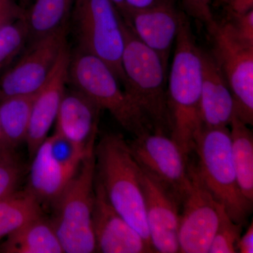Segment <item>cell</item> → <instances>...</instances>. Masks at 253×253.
I'll use <instances>...</instances> for the list:
<instances>
[{
    "instance_id": "ba28073f",
    "label": "cell",
    "mask_w": 253,
    "mask_h": 253,
    "mask_svg": "<svg viewBox=\"0 0 253 253\" xmlns=\"http://www.w3.org/2000/svg\"><path fill=\"white\" fill-rule=\"evenodd\" d=\"M212 41L213 58L224 75L235 103L236 116L253 124V46L236 36L229 21L215 20L206 26Z\"/></svg>"
},
{
    "instance_id": "4316f807",
    "label": "cell",
    "mask_w": 253,
    "mask_h": 253,
    "mask_svg": "<svg viewBox=\"0 0 253 253\" xmlns=\"http://www.w3.org/2000/svg\"><path fill=\"white\" fill-rule=\"evenodd\" d=\"M23 168L16 155L0 157V199L17 190Z\"/></svg>"
},
{
    "instance_id": "603a6c76",
    "label": "cell",
    "mask_w": 253,
    "mask_h": 253,
    "mask_svg": "<svg viewBox=\"0 0 253 253\" xmlns=\"http://www.w3.org/2000/svg\"><path fill=\"white\" fill-rule=\"evenodd\" d=\"M38 93L0 101V124L5 139L14 150L26 141L32 106Z\"/></svg>"
},
{
    "instance_id": "e0dca14e",
    "label": "cell",
    "mask_w": 253,
    "mask_h": 253,
    "mask_svg": "<svg viewBox=\"0 0 253 253\" xmlns=\"http://www.w3.org/2000/svg\"><path fill=\"white\" fill-rule=\"evenodd\" d=\"M203 126L227 127L236 116L235 103L224 75L211 53L201 49Z\"/></svg>"
},
{
    "instance_id": "83f0119b",
    "label": "cell",
    "mask_w": 253,
    "mask_h": 253,
    "mask_svg": "<svg viewBox=\"0 0 253 253\" xmlns=\"http://www.w3.org/2000/svg\"><path fill=\"white\" fill-rule=\"evenodd\" d=\"M229 22L237 38L253 46V10L244 14H229Z\"/></svg>"
},
{
    "instance_id": "f1b7e54d",
    "label": "cell",
    "mask_w": 253,
    "mask_h": 253,
    "mask_svg": "<svg viewBox=\"0 0 253 253\" xmlns=\"http://www.w3.org/2000/svg\"><path fill=\"white\" fill-rule=\"evenodd\" d=\"M186 13L206 26L214 21L211 2L212 0H180Z\"/></svg>"
},
{
    "instance_id": "ffe728a7",
    "label": "cell",
    "mask_w": 253,
    "mask_h": 253,
    "mask_svg": "<svg viewBox=\"0 0 253 253\" xmlns=\"http://www.w3.org/2000/svg\"><path fill=\"white\" fill-rule=\"evenodd\" d=\"M0 253L64 252L52 222L41 216L8 236L0 246Z\"/></svg>"
},
{
    "instance_id": "2e32d148",
    "label": "cell",
    "mask_w": 253,
    "mask_h": 253,
    "mask_svg": "<svg viewBox=\"0 0 253 253\" xmlns=\"http://www.w3.org/2000/svg\"><path fill=\"white\" fill-rule=\"evenodd\" d=\"M184 16L176 9L174 0H165L146 9L131 10L126 24L145 45L160 56L168 68L171 49Z\"/></svg>"
},
{
    "instance_id": "7a4b0ae2",
    "label": "cell",
    "mask_w": 253,
    "mask_h": 253,
    "mask_svg": "<svg viewBox=\"0 0 253 253\" xmlns=\"http://www.w3.org/2000/svg\"><path fill=\"white\" fill-rule=\"evenodd\" d=\"M94 153L95 178L102 186L110 204L153 249L146 221L141 168L131 154L127 140L122 134L107 133L95 146Z\"/></svg>"
},
{
    "instance_id": "d6a6232c",
    "label": "cell",
    "mask_w": 253,
    "mask_h": 253,
    "mask_svg": "<svg viewBox=\"0 0 253 253\" xmlns=\"http://www.w3.org/2000/svg\"><path fill=\"white\" fill-rule=\"evenodd\" d=\"M165 0H126L128 7L131 10H139L151 7Z\"/></svg>"
},
{
    "instance_id": "e575fe53",
    "label": "cell",
    "mask_w": 253,
    "mask_h": 253,
    "mask_svg": "<svg viewBox=\"0 0 253 253\" xmlns=\"http://www.w3.org/2000/svg\"><path fill=\"white\" fill-rule=\"evenodd\" d=\"M12 154H15V150L9 146L5 139L4 133L0 124V157Z\"/></svg>"
},
{
    "instance_id": "5b68a950",
    "label": "cell",
    "mask_w": 253,
    "mask_h": 253,
    "mask_svg": "<svg viewBox=\"0 0 253 253\" xmlns=\"http://www.w3.org/2000/svg\"><path fill=\"white\" fill-rule=\"evenodd\" d=\"M95 172L93 149L83 158L76 174L54 204L51 222L64 253L96 252L92 224Z\"/></svg>"
},
{
    "instance_id": "9a60e30c",
    "label": "cell",
    "mask_w": 253,
    "mask_h": 253,
    "mask_svg": "<svg viewBox=\"0 0 253 253\" xmlns=\"http://www.w3.org/2000/svg\"><path fill=\"white\" fill-rule=\"evenodd\" d=\"M68 86L70 87L66 86L55 121V132L87 154L96 146L102 109L87 95Z\"/></svg>"
},
{
    "instance_id": "4dcf8cb0",
    "label": "cell",
    "mask_w": 253,
    "mask_h": 253,
    "mask_svg": "<svg viewBox=\"0 0 253 253\" xmlns=\"http://www.w3.org/2000/svg\"><path fill=\"white\" fill-rule=\"evenodd\" d=\"M237 251L240 253H253V224H250L249 229L241 236L237 244Z\"/></svg>"
},
{
    "instance_id": "5bb4252c",
    "label": "cell",
    "mask_w": 253,
    "mask_h": 253,
    "mask_svg": "<svg viewBox=\"0 0 253 253\" xmlns=\"http://www.w3.org/2000/svg\"><path fill=\"white\" fill-rule=\"evenodd\" d=\"M70 57L71 50L67 43L61 51L49 78L38 91L33 101L25 141L31 158L48 137V133L56 121L68 84Z\"/></svg>"
},
{
    "instance_id": "8992f818",
    "label": "cell",
    "mask_w": 253,
    "mask_h": 253,
    "mask_svg": "<svg viewBox=\"0 0 253 253\" xmlns=\"http://www.w3.org/2000/svg\"><path fill=\"white\" fill-rule=\"evenodd\" d=\"M194 151L199 158L198 172L205 185L231 219L244 225L252 211L253 203L244 197L239 188L229 128L203 126L195 141Z\"/></svg>"
},
{
    "instance_id": "d4e9b609",
    "label": "cell",
    "mask_w": 253,
    "mask_h": 253,
    "mask_svg": "<svg viewBox=\"0 0 253 253\" xmlns=\"http://www.w3.org/2000/svg\"><path fill=\"white\" fill-rule=\"evenodd\" d=\"M243 224L234 222L224 211L219 221L208 253H238V241L241 236Z\"/></svg>"
},
{
    "instance_id": "f546056e",
    "label": "cell",
    "mask_w": 253,
    "mask_h": 253,
    "mask_svg": "<svg viewBox=\"0 0 253 253\" xmlns=\"http://www.w3.org/2000/svg\"><path fill=\"white\" fill-rule=\"evenodd\" d=\"M26 10L18 0H0V29L10 23L25 18Z\"/></svg>"
},
{
    "instance_id": "7402d4cb",
    "label": "cell",
    "mask_w": 253,
    "mask_h": 253,
    "mask_svg": "<svg viewBox=\"0 0 253 253\" xmlns=\"http://www.w3.org/2000/svg\"><path fill=\"white\" fill-rule=\"evenodd\" d=\"M41 216L42 205L28 189L0 199V240Z\"/></svg>"
},
{
    "instance_id": "6da1fadb",
    "label": "cell",
    "mask_w": 253,
    "mask_h": 253,
    "mask_svg": "<svg viewBox=\"0 0 253 253\" xmlns=\"http://www.w3.org/2000/svg\"><path fill=\"white\" fill-rule=\"evenodd\" d=\"M201 84V48L185 16L175 40L167 93L170 137L187 157L194 151L195 141L203 128Z\"/></svg>"
},
{
    "instance_id": "30bf717a",
    "label": "cell",
    "mask_w": 253,
    "mask_h": 253,
    "mask_svg": "<svg viewBox=\"0 0 253 253\" xmlns=\"http://www.w3.org/2000/svg\"><path fill=\"white\" fill-rule=\"evenodd\" d=\"M68 29L26 46L19 59L0 76V101L41 90L67 44Z\"/></svg>"
},
{
    "instance_id": "52a82bcc",
    "label": "cell",
    "mask_w": 253,
    "mask_h": 253,
    "mask_svg": "<svg viewBox=\"0 0 253 253\" xmlns=\"http://www.w3.org/2000/svg\"><path fill=\"white\" fill-rule=\"evenodd\" d=\"M124 23L111 0H74L68 25L76 40V49L104 61L122 86Z\"/></svg>"
},
{
    "instance_id": "4fadbf2b",
    "label": "cell",
    "mask_w": 253,
    "mask_h": 253,
    "mask_svg": "<svg viewBox=\"0 0 253 253\" xmlns=\"http://www.w3.org/2000/svg\"><path fill=\"white\" fill-rule=\"evenodd\" d=\"M92 224L96 252L154 253L142 236L111 206L96 178Z\"/></svg>"
},
{
    "instance_id": "836d02e7",
    "label": "cell",
    "mask_w": 253,
    "mask_h": 253,
    "mask_svg": "<svg viewBox=\"0 0 253 253\" xmlns=\"http://www.w3.org/2000/svg\"><path fill=\"white\" fill-rule=\"evenodd\" d=\"M111 1L117 8L125 22L127 23L129 21V14H130V9L128 7L126 0H111Z\"/></svg>"
},
{
    "instance_id": "1f68e13d",
    "label": "cell",
    "mask_w": 253,
    "mask_h": 253,
    "mask_svg": "<svg viewBox=\"0 0 253 253\" xmlns=\"http://www.w3.org/2000/svg\"><path fill=\"white\" fill-rule=\"evenodd\" d=\"M227 6L229 14H244L253 10V0H230Z\"/></svg>"
},
{
    "instance_id": "d6986e66",
    "label": "cell",
    "mask_w": 253,
    "mask_h": 253,
    "mask_svg": "<svg viewBox=\"0 0 253 253\" xmlns=\"http://www.w3.org/2000/svg\"><path fill=\"white\" fill-rule=\"evenodd\" d=\"M74 0H33L26 10L28 44L68 29Z\"/></svg>"
},
{
    "instance_id": "3957f363",
    "label": "cell",
    "mask_w": 253,
    "mask_h": 253,
    "mask_svg": "<svg viewBox=\"0 0 253 253\" xmlns=\"http://www.w3.org/2000/svg\"><path fill=\"white\" fill-rule=\"evenodd\" d=\"M123 87L151 125L153 131L170 136L168 106V68L124 23Z\"/></svg>"
},
{
    "instance_id": "7c38bea8",
    "label": "cell",
    "mask_w": 253,
    "mask_h": 253,
    "mask_svg": "<svg viewBox=\"0 0 253 253\" xmlns=\"http://www.w3.org/2000/svg\"><path fill=\"white\" fill-rule=\"evenodd\" d=\"M141 183L150 241L155 253H179V201L141 169Z\"/></svg>"
},
{
    "instance_id": "8fae6325",
    "label": "cell",
    "mask_w": 253,
    "mask_h": 253,
    "mask_svg": "<svg viewBox=\"0 0 253 253\" xmlns=\"http://www.w3.org/2000/svg\"><path fill=\"white\" fill-rule=\"evenodd\" d=\"M189 171L191 185L181 204L179 253H208L226 211L205 185L196 166L189 165Z\"/></svg>"
},
{
    "instance_id": "9c48e42d",
    "label": "cell",
    "mask_w": 253,
    "mask_h": 253,
    "mask_svg": "<svg viewBox=\"0 0 253 253\" xmlns=\"http://www.w3.org/2000/svg\"><path fill=\"white\" fill-rule=\"evenodd\" d=\"M139 167L176 198L180 205L191 185L189 157L170 136L146 133L127 141Z\"/></svg>"
},
{
    "instance_id": "44dd1931",
    "label": "cell",
    "mask_w": 253,
    "mask_h": 253,
    "mask_svg": "<svg viewBox=\"0 0 253 253\" xmlns=\"http://www.w3.org/2000/svg\"><path fill=\"white\" fill-rule=\"evenodd\" d=\"M233 163L241 193L253 202V135L249 126L235 116L229 124Z\"/></svg>"
},
{
    "instance_id": "ac0fdd59",
    "label": "cell",
    "mask_w": 253,
    "mask_h": 253,
    "mask_svg": "<svg viewBox=\"0 0 253 253\" xmlns=\"http://www.w3.org/2000/svg\"><path fill=\"white\" fill-rule=\"evenodd\" d=\"M32 159L28 189L41 205L54 206L78 169L66 167L55 159L48 137Z\"/></svg>"
},
{
    "instance_id": "cb8c5ba5",
    "label": "cell",
    "mask_w": 253,
    "mask_h": 253,
    "mask_svg": "<svg viewBox=\"0 0 253 253\" xmlns=\"http://www.w3.org/2000/svg\"><path fill=\"white\" fill-rule=\"evenodd\" d=\"M28 32L25 18L0 29V73L7 69L27 46Z\"/></svg>"
},
{
    "instance_id": "484cf974",
    "label": "cell",
    "mask_w": 253,
    "mask_h": 253,
    "mask_svg": "<svg viewBox=\"0 0 253 253\" xmlns=\"http://www.w3.org/2000/svg\"><path fill=\"white\" fill-rule=\"evenodd\" d=\"M48 138L51 154L58 162L66 167L78 169L83 158L89 153L84 154L72 142L58 133L55 132Z\"/></svg>"
},
{
    "instance_id": "d590c367",
    "label": "cell",
    "mask_w": 253,
    "mask_h": 253,
    "mask_svg": "<svg viewBox=\"0 0 253 253\" xmlns=\"http://www.w3.org/2000/svg\"><path fill=\"white\" fill-rule=\"evenodd\" d=\"M33 1V0H18V3L21 5V7L25 10L30 7Z\"/></svg>"
},
{
    "instance_id": "277c9868",
    "label": "cell",
    "mask_w": 253,
    "mask_h": 253,
    "mask_svg": "<svg viewBox=\"0 0 253 253\" xmlns=\"http://www.w3.org/2000/svg\"><path fill=\"white\" fill-rule=\"evenodd\" d=\"M68 84L87 95L102 110L109 111L134 136L153 131L151 125L123 89L104 61L76 49L71 51Z\"/></svg>"
},
{
    "instance_id": "8d00e7d4",
    "label": "cell",
    "mask_w": 253,
    "mask_h": 253,
    "mask_svg": "<svg viewBox=\"0 0 253 253\" xmlns=\"http://www.w3.org/2000/svg\"><path fill=\"white\" fill-rule=\"evenodd\" d=\"M217 1L219 4L227 5L229 4L230 0H217Z\"/></svg>"
}]
</instances>
